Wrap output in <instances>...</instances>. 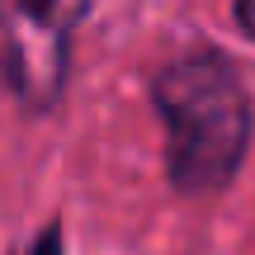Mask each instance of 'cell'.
Returning <instances> with one entry per match:
<instances>
[{"label": "cell", "instance_id": "obj_1", "mask_svg": "<svg viewBox=\"0 0 255 255\" xmlns=\"http://www.w3.org/2000/svg\"><path fill=\"white\" fill-rule=\"evenodd\" d=\"M151 100L170 132V180L189 194L222 189L251 137V100L227 57H175L151 81Z\"/></svg>", "mask_w": 255, "mask_h": 255}, {"label": "cell", "instance_id": "obj_2", "mask_svg": "<svg viewBox=\"0 0 255 255\" xmlns=\"http://www.w3.org/2000/svg\"><path fill=\"white\" fill-rule=\"evenodd\" d=\"M85 5L90 0H5V71L24 109H47L62 95Z\"/></svg>", "mask_w": 255, "mask_h": 255}, {"label": "cell", "instance_id": "obj_3", "mask_svg": "<svg viewBox=\"0 0 255 255\" xmlns=\"http://www.w3.org/2000/svg\"><path fill=\"white\" fill-rule=\"evenodd\" d=\"M237 24L246 38H255V0H237Z\"/></svg>", "mask_w": 255, "mask_h": 255}, {"label": "cell", "instance_id": "obj_4", "mask_svg": "<svg viewBox=\"0 0 255 255\" xmlns=\"http://www.w3.org/2000/svg\"><path fill=\"white\" fill-rule=\"evenodd\" d=\"M28 255H57V232H47V237H43V246H33Z\"/></svg>", "mask_w": 255, "mask_h": 255}]
</instances>
